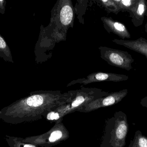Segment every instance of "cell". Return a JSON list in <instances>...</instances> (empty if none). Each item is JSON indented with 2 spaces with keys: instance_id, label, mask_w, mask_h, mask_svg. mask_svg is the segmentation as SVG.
Masks as SVG:
<instances>
[{
  "instance_id": "obj_1",
  "label": "cell",
  "mask_w": 147,
  "mask_h": 147,
  "mask_svg": "<svg viewBox=\"0 0 147 147\" xmlns=\"http://www.w3.org/2000/svg\"><path fill=\"white\" fill-rule=\"evenodd\" d=\"M101 58L109 64L121 69L130 71L133 68L134 60L128 52L106 47H100Z\"/></svg>"
},
{
  "instance_id": "obj_2",
  "label": "cell",
  "mask_w": 147,
  "mask_h": 147,
  "mask_svg": "<svg viewBox=\"0 0 147 147\" xmlns=\"http://www.w3.org/2000/svg\"><path fill=\"white\" fill-rule=\"evenodd\" d=\"M128 79V76L123 74H117L111 72H93L87 76L86 78L73 80L69 84V85H71V84L77 83L87 84L91 83L102 81L119 82L127 81Z\"/></svg>"
},
{
  "instance_id": "obj_3",
  "label": "cell",
  "mask_w": 147,
  "mask_h": 147,
  "mask_svg": "<svg viewBox=\"0 0 147 147\" xmlns=\"http://www.w3.org/2000/svg\"><path fill=\"white\" fill-rule=\"evenodd\" d=\"M101 20L104 24L105 28L107 32L113 33L118 35L122 40L125 39H130V33L123 23L113 20L111 17H102Z\"/></svg>"
},
{
  "instance_id": "obj_4",
  "label": "cell",
  "mask_w": 147,
  "mask_h": 147,
  "mask_svg": "<svg viewBox=\"0 0 147 147\" xmlns=\"http://www.w3.org/2000/svg\"><path fill=\"white\" fill-rule=\"evenodd\" d=\"M59 13V20L61 25L66 28L73 26L74 13L71 1H61Z\"/></svg>"
},
{
  "instance_id": "obj_5",
  "label": "cell",
  "mask_w": 147,
  "mask_h": 147,
  "mask_svg": "<svg viewBox=\"0 0 147 147\" xmlns=\"http://www.w3.org/2000/svg\"><path fill=\"white\" fill-rule=\"evenodd\" d=\"M112 41L114 43L123 46L130 50L144 55L147 59V40L140 37L136 40H125L115 39Z\"/></svg>"
},
{
  "instance_id": "obj_6",
  "label": "cell",
  "mask_w": 147,
  "mask_h": 147,
  "mask_svg": "<svg viewBox=\"0 0 147 147\" xmlns=\"http://www.w3.org/2000/svg\"><path fill=\"white\" fill-rule=\"evenodd\" d=\"M129 15L135 26L137 27L142 25L145 16H147V1L138 0L135 7L129 13Z\"/></svg>"
},
{
  "instance_id": "obj_7",
  "label": "cell",
  "mask_w": 147,
  "mask_h": 147,
  "mask_svg": "<svg viewBox=\"0 0 147 147\" xmlns=\"http://www.w3.org/2000/svg\"><path fill=\"white\" fill-rule=\"evenodd\" d=\"M0 58L6 62L13 63L11 51L4 38L0 34Z\"/></svg>"
},
{
  "instance_id": "obj_8",
  "label": "cell",
  "mask_w": 147,
  "mask_h": 147,
  "mask_svg": "<svg viewBox=\"0 0 147 147\" xmlns=\"http://www.w3.org/2000/svg\"><path fill=\"white\" fill-rule=\"evenodd\" d=\"M128 147H147V137L140 130H137Z\"/></svg>"
},
{
  "instance_id": "obj_9",
  "label": "cell",
  "mask_w": 147,
  "mask_h": 147,
  "mask_svg": "<svg viewBox=\"0 0 147 147\" xmlns=\"http://www.w3.org/2000/svg\"><path fill=\"white\" fill-rule=\"evenodd\" d=\"M22 98L28 105L34 108L40 107L44 103V97L42 94H32L30 96Z\"/></svg>"
},
{
  "instance_id": "obj_10",
  "label": "cell",
  "mask_w": 147,
  "mask_h": 147,
  "mask_svg": "<svg viewBox=\"0 0 147 147\" xmlns=\"http://www.w3.org/2000/svg\"><path fill=\"white\" fill-rule=\"evenodd\" d=\"M120 11L130 13L135 7L138 0H114Z\"/></svg>"
},
{
  "instance_id": "obj_11",
  "label": "cell",
  "mask_w": 147,
  "mask_h": 147,
  "mask_svg": "<svg viewBox=\"0 0 147 147\" xmlns=\"http://www.w3.org/2000/svg\"><path fill=\"white\" fill-rule=\"evenodd\" d=\"M97 2L109 13L112 12L115 14H117L120 12L118 6L114 0H100Z\"/></svg>"
},
{
  "instance_id": "obj_12",
  "label": "cell",
  "mask_w": 147,
  "mask_h": 147,
  "mask_svg": "<svg viewBox=\"0 0 147 147\" xmlns=\"http://www.w3.org/2000/svg\"><path fill=\"white\" fill-rule=\"evenodd\" d=\"M62 132L59 130L54 131L52 133L49 138V141L51 142H55L56 141L60 139L62 137Z\"/></svg>"
},
{
  "instance_id": "obj_13",
  "label": "cell",
  "mask_w": 147,
  "mask_h": 147,
  "mask_svg": "<svg viewBox=\"0 0 147 147\" xmlns=\"http://www.w3.org/2000/svg\"><path fill=\"white\" fill-rule=\"evenodd\" d=\"M85 99L84 97L81 96H79L77 97L75 100L72 103V107L74 108L78 107L79 105L81 104L84 102Z\"/></svg>"
},
{
  "instance_id": "obj_14",
  "label": "cell",
  "mask_w": 147,
  "mask_h": 147,
  "mask_svg": "<svg viewBox=\"0 0 147 147\" xmlns=\"http://www.w3.org/2000/svg\"><path fill=\"white\" fill-rule=\"evenodd\" d=\"M7 1L5 0H0V13L1 14H5Z\"/></svg>"
},
{
  "instance_id": "obj_15",
  "label": "cell",
  "mask_w": 147,
  "mask_h": 147,
  "mask_svg": "<svg viewBox=\"0 0 147 147\" xmlns=\"http://www.w3.org/2000/svg\"><path fill=\"white\" fill-rule=\"evenodd\" d=\"M59 118V115L58 113H55L54 112H51L48 114L47 118L49 120H57Z\"/></svg>"
},
{
  "instance_id": "obj_16",
  "label": "cell",
  "mask_w": 147,
  "mask_h": 147,
  "mask_svg": "<svg viewBox=\"0 0 147 147\" xmlns=\"http://www.w3.org/2000/svg\"><path fill=\"white\" fill-rule=\"evenodd\" d=\"M140 104L142 107L147 108V96L142 98L140 101Z\"/></svg>"
},
{
  "instance_id": "obj_17",
  "label": "cell",
  "mask_w": 147,
  "mask_h": 147,
  "mask_svg": "<svg viewBox=\"0 0 147 147\" xmlns=\"http://www.w3.org/2000/svg\"><path fill=\"white\" fill-rule=\"evenodd\" d=\"M145 32L147 33V22L145 26Z\"/></svg>"
}]
</instances>
